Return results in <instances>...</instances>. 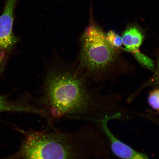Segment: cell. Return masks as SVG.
Segmentation results:
<instances>
[{
	"label": "cell",
	"instance_id": "cell-1",
	"mask_svg": "<svg viewBox=\"0 0 159 159\" xmlns=\"http://www.w3.org/2000/svg\"><path fill=\"white\" fill-rule=\"evenodd\" d=\"M90 81L75 62L53 56L46 69L40 96L34 99L49 126L67 119L99 126L105 119L122 118L126 109L118 98L100 94Z\"/></svg>",
	"mask_w": 159,
	"mask_h": 159
},
{
	"label": "cell",
	"instance_id": "cell-2",
	"mask_svg": "<svg viewBox=\"0 0 159 159\" xmlns=\"http://www.w3.org/2000/svg\"><path fill=\"white\" fill-rule=\"evenodd\" d=\"M23 133L19 150L6 159H101L111 156L104 133L92 123L71 131L52 126Z\"/></svg>",
	"mask_w": 159,
	"mask_h": 159
},
{
	"label": "cell",
	"instance_id": "cell-3",
	"mask_svg": "<svg viewBox=\"0 0 159 159\" xmlns=\"http://www.w3.org/2000/svg\"><path fill=\"white\" fill-rule=\"evenodd\" d=\"M77 66L90 80L100 81L108 77L118 68L119 51L107 42L104 32L91 23L81 34Z\"/></svg>",
	"mask_w": 159,
	"mask_h": 159
},
{
	"label": "cell",
	"instance_id": "cell-4",
	"mask_svg": "<svg viewBox=\"0 0 159 159\" xmlns=\"http://www.w3.org/2000/svg\"><path fill=\"white\" fill-rule=\"evenodd\" d=\"M15 6L13 2H7L3 13L0 16V52L9 50L19 40L13 32Z\"/></svg>",
	"mask_w": 159,
	"mask_h": 159
},
{
	"label": "cell",
	"instance_id": "cell-5",
	"mask_svg": "<svg viewBox=\"0 0 159 159\" xmlns=\"http://www.w3.org/2000/svg\"><path fill=\"white\" fill-rule=\"evenodd\" d=\"M109 119L103 120L100 128L106 136L108 143L115 156L122 159H150L147 155L140 152L120 140L108 128Z\"/></svg>",
	"mask_w": 159,
	"mask_h": 159
},
{
	"label": "cell",
	"instance_id": "cell-6",
	"mask_svg": "<svg viewBox=\"0 0 159 159\" xmlns=\"http://www.w3.org/2000/svg\"><path fill=\"white\" fill-rule=\"evenodd\" d=\"M3 57H0V71L2 68ZM20 112L37 115L39 109L33 102L30 95H24L18 100H9L5 96L0 95V113Z\"/></svg>",
	"mask_w": 159,
	"mask_h": 159
},
{
	"label": "cell",
	"instance_id": "cell-7",
	"mask_svg": "<svg viewBox=\"0 0 159 159\" xmlns=\"http://www.w3.org/2000/svg\"><path fill=\"white\" fill-rule=\"evenodd\" d=\"M124 51L132 53L139 51L144 39V35L142 30L135 26L129 27L124 31L122 37Z\"/></svg>",
	"mask_w": 159,
	"mask_h": 159
},
{
	"label": "cell",
	"instance_id": "cell-8",
	"mask_svg": "<svg viewBox=\"0 0 159 159\" xmlns=\"http://www.w3.org/2000/svg\"><path fill=\"white\" fill-rule=\"evenodd\" d=\"M105 37L109 45L115 50L119 51L123 45L122 37L113 31H110L105 34Z\"/></svg>",
	"mask_w": 159,
	"mask_h": 159
},
{
	"label": "cell",
	"instance_id": "cell-9",
	"mask_svg": "<svg viewBox=\"0 0 159 159\" xmlns=\"http://www.w3.org/2000/svg\"><path fill=\"white\" fill-rule=\"evenodd\" d=\"M135 59L143 66L152 71L154 70L155 67L153 61L140 51L133 54Z\"/></svg>",
	"mask_w": 159,
	"mask_h": 159
},
{
	"label": "cell",
	"instance_id": "cell-10",
	"mask_svg": "<svg viewBox=\"0 0 159 159\" xmlns=\"http://www.w3.org/2000/svg\"><path fill=\"white\" fill-rule=\"evenodd\" d=\"M148 102L151 108L159 114V88L154 89L149 93Z\"/></svg>",
	"mask_w": 159,
	"mask_h": 159
},
{
	"label": "cell",
	"instance_id": "cell-11",
	"mask_svg": "<svg viewBox=\"0 0 159 159\" xmlns=\"http://www.w3.org/2000/svg\"><path fill=\"white\" fill-rule=\"evenodd\" d=\"M150 82L153 83L155 84L159 85V55L158 57L157 63V69L156 72L152 77Z\"/></svg>",
	"mask_w": 159,
	"mask_h": 159
}]
</instances>
